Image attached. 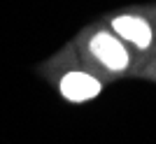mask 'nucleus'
Returning <instances> with one entry per match:
<instances>
[{
  "instance_id": "f257e3e1",
  "label": "nucleus",
  "mask_w": 156,
  "mask_h": 144,
  "mask_svg": "<svg viewBox=\"0 0 156 144\" xmlns=\"http://www.w3.org/2000/svg\"><path fill=\"white\" fill-rule=\"evenodd\" d=\"M89 49H91L93 56L112 72H121V70H126V65H128V51H126L124 44L110 33L93 35Z\"/></svg>"
},
{
  "instance_id": "f03ea898",
  "label": "nucleus",
  "mask_w": 156,
  "mask_h": 144,
  "mask_svg": "<svg viewBox=\"0 0 156 144\" xmlns=\"http://www.w3.org/2000/svg\"><path fill=\"white\" fill-rule=\"evenodd\" d=\"M61 93L70 102H86V100L96 98L100 93V81L91 74H86V72L72 70L61 79Z\"/></svg>"
},
{
  "instance_id": "7ed1b4c3",
  "label": "nucleus",
  "mask_w": 156,
  "mask_h": 144,
  "mask_svg": "<svg viewBox=\"0 0 156 144\" xmlns=\"http://www.w3.org/2000/svg\"><path fill=\"white\" fill-rule=\"evenodd\" d=\"M112 28L114 33L121 35L124 39H128L130 44H135L137 49H147L154 39V33H151V26L142 16H135V14H121L112 21Z\"/></svg>"
}]
</instances>
